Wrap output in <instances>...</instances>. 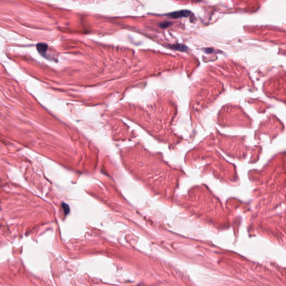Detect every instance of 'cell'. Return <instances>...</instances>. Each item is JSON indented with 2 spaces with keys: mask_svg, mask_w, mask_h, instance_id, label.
<instances>
[{
  "mask_svg": "<svg viewBox=\"0 0 286 286\" xmlns=\"http://www.w3.org/2000/svg\"><path fill=\"white\" fill-rule=\"evenodd\" d=\"M191 14V12L188 10H180L178 11H175L171 13L167 14L166 16L173 18V19H177V18H183V17H188Z\"/></svg>",
  "mask_w": 286,
  "mask_h": 286,
  "instance_id": "1",
  "label": "cell"
},
{
  "mask_svg": "<svg viewBox=\"0 0 286 286\" xmlns=\"http://www.w3.org/2000/svg\"><path fill=\"white\" fill-rule=\"evenodd\" d=\"M48 45L47 44L43 43H40L36 45V49L38 51V52L40 53V55H41L44 57H45L47 56L46 53L48 51Z\"/></svg>",
  "mask_w": 286,
  "mask_h": 286,
  "instance_id": "2",
  "label": "cell"
},
{
  "mask_svg": "<svg viewBox=\"0 0 286 286\" xmlns=\"http://www.w3.org/2000/svg\"><path fill=\"white\" fill-rule=\"evenodd\" d=\"M170 47H171V48L173 49L179 50V51H181V52H185V51L188 50V48L186 46H185L184 45H183V44H174V45H172Z\"/></svg>",
  "mask_w": 286,
  "mask_h": 286,
  "instance_id": "3",
  "label": "cell"
},
{
  "mask_svg": "<svg viewBox=\"0 0 286 286\" xmlns=\"http://www.w3.org/2000/svg\"><path fill=\"white\" fill-rule=\"evenodd\" d=\"M62 207L63 208L64 211L66 214L70 212V207L68 206V204H65V203H62Z\"/></svg>",
  "mask_w": 286,
  "mask_h": 286,
  "instance_id": "4",
  "label": "cell"
},
{
  "mask_svg": "<svg viewBox=\"0 0 286 286\" xmlns=\"http://www.w3.org/2000/svg\"><path fill=\"white\" fill-rule=\"evenodd\" d=\"M172 25V23L170 22L165 21L164 22H162L160 24V26L162 28H166L167 27H169Z\"/></svg>",
  "mask_w": 286,
  "mask_h": 286,
  "instance_id": "5",
  "label": "cell"
},
{
  "mask_svg": "<svg viewBox=\"0 0 286 286\" xmlns=\"http://www.w3.org/2000/svg\"><path fill=\"white\" fill-rule=\"evenodd\" d=\"M213 51V49L211 48H208V49H206L205 50V52L206 53H211Z\"/></svg>",
  "mask_w": 286,
  "mask_h": 286,
  "instance_id": "6",
  "label": "cell"
}]
</instances>
